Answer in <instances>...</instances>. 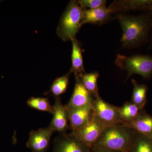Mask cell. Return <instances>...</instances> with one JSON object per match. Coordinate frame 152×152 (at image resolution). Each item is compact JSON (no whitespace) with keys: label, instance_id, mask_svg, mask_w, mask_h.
<instances>
[{"label":"cell","instance_id":"1","mask_svg":"<svg viewBox=\"0 0 152 152\" xmlns=\"http://www.w3.org/2000/svg\"><path fill=\"white\" fill-rule=\"evenodd\" d=\"M151 14L139 15H119L118 19L123 30L121 42L124 48L140 45L146 39L152 27Z\"/></svg>","mask_w":152,"mask_h":152},{"label":"cell","instance_id":"2","mask_svg":"<svg viewBox=\"0 0 152 152\" xmlns=\"http://www.w3.org/2000/svg\"><path fill=\"white\" fill-rule=\"evenodd\" d=\"M135 131L122 124L104 129L95 146L117 152H130L137 136Z\"/></svg>","mask_w":152,"mask_h":152},{"label":"cell","instance_id":"3","mask_svg":"<svg viewBox=\"0 0 152 152\" xmlns=\"http://www.w3.org/2000/svg\"><path fill=\"white\" fill-rule=\"evenodd\" d=\"M84 9L77 1H71L60 19L57 29L58 36L63 41L76 38L82 25Z\"/></svg>","mask_w":152,"mask_h":152},{"label":"cell","instance_id":"4","mask_svg":"<svg viewBox=\"0 0 152 152\" xmlns=\"http://www.w3.org/2000/svg\"><path fill=\"white\" fill-rule=\"evenodd\" d=\"M115 64L127 72L126 80L133 75H140L144 79H149L152 75V57L137 55L128 57L117 55Z\"/></svg>","mask_w":152,"mask_h":152},{"label":"cell","instance_id":"5","mask_svg":"<svg viewBox=\"0 0 152 152\" xmlns=\"http://www.w3.org/2000/svg\"><path fill=\"white\" fill-rule=\"evenodd\" d=\"M118 108L105 102L99 95L93 102V115L105 128L121 124Z\"/></svg>","mask_w":152,"mask_h":152},{"label":"cell","instance_id":"6","mask_svg":"<svg viewBox=\"0 0 152 152\" xmlns=\"http://www.w3.org/2000/svg\"><path fill=\"white\" fill-rule=\"evenodd\" d=\"M104 126L94 116L81 128L70 133L90 148L94 146L103 131Z\"/></svg>","mask_w":152,"mask_h":152},{"label":"cell","instance_id":"7","mask_svg":"<svg viewBox=\"0 0 152 152\" xmlns=\"http://www.w3.org/2000/svg\"><path fill=\"white\" fill-rule=\"evenodd\" d=\"M91 150L71 134L64 133L55 140L53 152H90Z\"/></svg>","mask_w":152,"mask_h":152},{"label":"cell","instance_id":"8","mask_svg":"<svg viewBox=\"0 0 152 152\" xmlns=\"http://www.w3.org/2000/svg\"><path fill=\"white\" fill-rule=\"evenodd\" d=\"M54 132L49 126L31 131L26 146L32 152H46L49 148L51 137Z\"/></svg>","mask_w":152,"mask_h":152},{"label":"cell","instance_id":"9","mask_svg":"<svg viewBox=\"0 0 152 152\" xmlns=\"http://www.w3.org/2000/svg\"><path fill=\"white\" fill-rule=\"evenodd\" d=\"M53 118L49 126L54 132L66 133L70 127L69 115L66 105L61 102L60 97H55L54 104L53 106Z\"/></svg>","mask_w":152,"mask_h":152},{"label":"cell","instance_id":"10","mask_svg":"<svg viewBox=\"0 0 152 152\" xmlns=\"http://www.w3.org/2000/svg\"><path fill=\"white\" fill-rule=\"evenodd\" d=\"M75 77V84L72 95L68 103L66 105L67 107L80 108L93 106L95 98L82 84L77 75Z\"/></svg>","mask_w":152,"mask_h":152},{"label":"cell","instance_id":"11","mask_svg":"<svg viewBox=\"0 0 152 152\" xmlns=\"http://www.w3.org/2000/svg\"><path fill=\"white\" fill-rule=\"evenodd\" d=\"M122 125L134 130L139 134L152 139V116L144 109L134 119Z\"/></svg>","mask_w":152,"mask_h":152},{"label":"cell","instance_id":"12","mask_svg":"<svg viewBox=\"0 0 152 152\" xmlns=\"http://www.w3.org/2000/svg\"><path fill=\"white\" fill-rule=\"evenodd\" d=\"M113 12L106 5L94 10L84 9L82 25L90 23L102 25L109 21Z\"/></svg>","mask_w":152,"mask_h":152},{"label":"cell","instance_id":"13","mask_svg":"<svg viewBox=\"0 0 152 152\" xmlns=\"http://www.w3.org/2000/svg\"><path fill=\"white\" fill-rule=\"evenodd\" d=\"M66 108L69 115L70 127L72 131L83 126L93 116V106L80 108L66 107Z\"/></svg>","mask_w":152,"mask_h":152},{"label":"cell","instance_id":"14","mask_svg":"<svg viewBox=\"0 0 152 152\" xmlns=\"http://www.w3.org/2000/svg\"><path fill=\"white\" fill-rule=\"evenodd\" d=\"M152 5V0L115 1L109 7L113 12L134 10H148Z\"/></svg>","mask_w":152,"mask_h":152},{"label":"cell","instance_id":"15","mask_svg":"<svg viewBox=\"0 0 152 152\" xmlns=\"http://www.w3.org/2000/svg\"><path fill=\"white\" fill-rule=\"evenodd\" d=\"M72 42V53L71 56L72 67L69 72L74 73L75 75L84 73L85 70L83 64V53L80 44L76 38L71 40Z\"/></svg>","mask_w":152,"mask_h":152},{"label":"cell","instance_id":"16","mask_svg":"<svg viewBox=\"0 0 152 152\" xmlns=\"http://www.w3.org/2000/svg\"><path fill=\"white\" fill-rule=\"evenodd\" d=\"M78 77L86 89L95 98L99 96L98 79L99 74L98 72H93L88 73L76 75Z\"/></svg>","mask_w":152,"mask_h":152},{"label":"cell","instance_id":"17","mask_svg":"<svg viewBox=\"0 0 152 152\" xmlns=\"http://www.w3.org/2000/svg\"><path fill=\"white\" fill-rule=\"evenodd\" d=\"M133 85V91L131 102L139 107L143 109L147 103L148 86L138 83L134 79L132 80Z\"/></svg>","mask_w":152,"mask_h":152},{"label":"cell","instance_id":"18","mask_svg":"<svg viewBox=\"0 0 152 152\" xmlns=\"http://www.w3.org/2000/svg\"><path fill=\"white\" fill-rule=\"evenodd\" d=\"M142 110L131 101L126 102L118 108L121 124L130 122L134 119Z\"/></svg>","mask_w":152,"mask_h":152},{"label":"cell","instance_id":"19","mask_svg":"<svg viewBox=\"0 0 152 152\" xmlns=\"http://www.w3.org/2000/svg\"><path fill=\"white\" fill-rule=\"evenodd\" d=\"M71 74L70 72H69L64 75L56 79L53 82L50 91L47 94H50L55 97H57L64 94L67 89Z\"/></svg>","mask_w":152,"mask_h":152},{"label":"cell","instance_id":"20","mask_svg":"<svg viewBox=\"0 0 152 152\" xmlns=\"http://www.w3.org/2000/svg\"><path fill=\"white\" fill-rule=\"evenodd\" d=\"M27 104L30 107L40 111L47 112L51 114L53 113V106L51 105L48 98L33 96L28 100Z\"/></svg>","mask_w":152,"mask_h":152},{"label":"cell","instance_id":"21","mask_svg":"<svg viewBox=\"0 0 152 152\" xmlns=\"http://www.w3.org/2000/svg\"><path fill=\"white\" fill-rule=\"evenodd\" d=\"M130 152H152V139L138 134Z\"/></svg>","mask_w":152,"mask_h":152},{"label":"cell","instance_id":"22","mask_svg":"<svg viewBox=\"0 0 152 152\" xmlns=\"http://www.w3.org/2000/svg\"><path fill=\"white\" fill-rule=\"evenodd\" d=\"M107 1L104 0H80V5L85 10H94L105 5Z\"/></svg>","mask_w":152,"mask_h":152},{"label":"cell","instance_id":"23","mask_svg":"<svg viewBox=\"0 0 152 152\" xmlns=\"http://www.w3.org/2000/svg\"><path fill=\"white\" fill-rule=\"evenodd\" d=\"M117 152L114 151H111L106 149L105 148H103V147L99 146H94L91 148V152Z\"/></svg>","mask_w":152,"mask_h":152},{"label":"cell","instance_id":"24","mask_svg":"<svg viewBox=\"0 0 152 152\" xmlns=\"http://www.w3.org/2000/svg\"><path fill=\"white\" fill-rule=\"evenodd\" d=\"M148 10L149 11L150 13V14H151V15H152V5L151 6V7H150L149 8V9H148ZM151 44H152V33L151 36Z\"/></svg>","mask_w":152,"mask_h":152}]
</instances>
